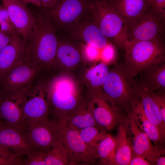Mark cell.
Returning <instances> with one entry per match:
<instances>
[{"mask_svg": "<svg viewBox=\"0 0 165 165\" xmlns=\"http://www.w3.org/2000/svg\"><path fill=\"white\" fill-rule=\"evenodd\" d=\"M37 8L31 11L35 22L25 43L24 60L41 70L55 63L58 40L48 11Z\"/></svg>", "mask_w": 165, "mask_h": 165, "instance_id": "6da1fadb", "label": "cell"}, {"mask_svg": "<svg viewBox=\"0 0 165 165\" xmlns=\"http://www.w3.org/2000/svg\"><path fill=\"white\" fill-rule=\"evenodd\" d=\"M103 86L105 98L116 111L127 118L137 97L134 78L123 65L117 64L109 72Z\"/></svg>", "mask_w": 165, "mask_h": 165, "instance_id": "7a4b0ae2", "label": "cell"}, {"mask_svg": "<svg viewBox=\"0 0 165 165\" xmlns=\"http://www.w3.org/2000/svg\"><path fill=\"white\" fill-rule=\"evenodd\" d=\"M126 71L134 78L153 65L165 63L164 40H144L130 43L125 50Z\"/></svg>", "mask_w": 165, "mask_h": 165, "instance_id": "3957f363", "label": "cell"}, {"mask_svg": "<svg viewBox=\"0 0 165 165\" xmlns=\"http://www.w3.org/2000/svg\"><path fill=\"white\" fill-rule=\"evenodd\" d=\"M90 9L95 24L107 38L119 48L125 50L130 44L127 37V24L106 0H93Z\"/></svg>", "mask_w": 165, "mask_h": 165, "instance_id": "277c9868", "label": "cell"}, {"mask_svg": "<svg viewBox=\"0 0 165 165\" xmlns=\"http://www.w3.org/2000/svg\"><path fill=\"white\" fill-rule=\"evenodd\" d=\"M20 130L26 136L33 148L46 152L60 139L57 121L53 118L23 121Z\"/></svg>", "mask_w": 165, "mask_h": 165, "instance_id": "5b68a950", "label": "cell"}, {"mask_svg": "<svg viewBox=\"0 0 165 165\" xmlns=\"http://www.w3.org/2000/svg\"><path fill=\"white\" fill-rule=\"evenodd\" d=\"M67 120H57L60 140L66 149L68 164H95L97 160L94 152L84 141L78 130L68 127Z\"/></svg>", "mask_w": 165, "mask_h": 165, "instance_id": "8992f818", "label": "cell"}, {"mask_svg": "<svg viewBox=\"0 0 165 165\" xmlns=\"http://www.w3.org/2000/svg\"><path fill=\"white\" fill-rule=\"evenodd\" d=\"M165 21L156 16L149 6L147 9L127 27L130 43L144 40H164Z\"/></svg>", "mask_w": 165, "mask_h": 165, "instance_id": "52a82bcc", "label": "cell"}, {"mask_svg": "<svg viewBox=\"0 0 165 165\" xmlns=\"http://www.w3.org/2000/svg\"><path fill=\"white\" fill-rule=\"evenodd\" d=\"M47 87L38 79L27 89L22 107V122L49 117L50 108Z\"/></svg>", "mask_w": 165, "mask_h": 165, "instance_id": "ba28073f", "label": "cell"}, {"mask_svg": "<svg viewBox=\"0 0 165 165\" xmlns=\"http://www.w3.org/2000/svg\"><path fill=\"white\" fill-rule=\"evenodd\" d=\"M41 70L24 59L1 78L0 90L15 91L27 89L33 84Z\"/></svg>", "mask_w": 165, "mask_h": 165, "instance_id": "9c48e42d", "label": "cell"}, {"mask_svg": "<svg viewBox=\"0 0 165 165\" xmlns=\"http://www.w3.org/2000/svg\"><path fill=\"white\" fill-rule=\"evenodd\" d=\"M33 148L20 130L3 122H0V152L21 157Z\"/></svg>", "mask_w": 165, "mask_h": 165, "instance_id": "30bf717a", "label": "cell"}, {"mask_svg": "<svg viewBox=\"0 0 165 165\" xmlns=\"http://www.w3.org/2000/svg\"><path fill=\"white\" fill-rule=\"evenodd\" d=\"M93 0H58L48 11L56 30L65 24L72 23L86 9L90 8Z\"/></svg>", "mask_w": 165, "mask_h": 165, "instance_id": "8fae6325", "label": "cell"}, {"mask_svg": "<svg viewBox=\"0 0 165 165\" xmlns=\"http://www.w3.org/2000/svg\"><path fill=\"white\" fill-rule=\"evenodd\" d=\"M27 89L15 91L0 90V119L19 130L22 107Z\"/></svg>", "mask_w": 165, "mask_h": 165, "instance_id": "7c38bea8", "label": "cell"}, {"mask_svg": "<svg viewBox=\"0 0 165 165\" xmlns=\"http://www.w3.org/2000/svg\"><path fill=\"white\" fill-rule=\"evenodd\" d=\"M1 0L15 28L26 43L35 24L33 13L20 0Z\"/></svg>", "mask_w": 165, "mask_h": 165, "instance_id": "4fadbf2b", "label": "cell"}, {"mask_svg": "<svg viewBox=\"0 0 165 165\" xmlns=\"http://www.w3.org/2000/svg\"><path fill=\"white\" fill-rule=\"evenodd\" d=\"M91 101L93 114L98 126L106 131H111L126 118L116 111L100 93L95 95Z\"/></svg>", "mask_w": 165, "mask_h": 165, "instance_id": "5bb4252c", "label": "cell"}, {"mask_svg": "<svg viewBox=\"0 0 165 165\" xmlns=\"http://www.w3.org/2000/svg\"><path fill=\"white\" fill-rule=\"evenodd\" d=\"M25 43L19 34L12 36L0 50V79L7 72L24 59Z\"/></svg>", "mask_w": 165, "mask_h": 165, "instance_id": "9a60e30c", "label": "cell"}, {"mask_svg": "<svg viewBox=\"0 0 165 165\" xmlns=\"http://www.w3.org/2000/svg\"><path fill=\"white\" fill-rule=\"evenodd\" d=\"M139 120L132 111L125 120L133 135L132 155H140L148 161L154 151L155 146L144 131L139 128Z\"/></svg>", "mask_w": 165, "mask_h": 165, "instance_id": "2e32d148", "label": "cell"}, {"mask_svg": "<svg viewBox=\"0 0 165 165\" xmlns=\"http://www.w3.org/2000/svg\"><path fill=\"white\" fill-rule=\"evenodd\" d=\"M118 12L127 26L148 8V0H106Z\"/></svg>", "mask_w": 165, "mask_h": 165, "instance_id": "e0dca14e", "label": "cell"}, {"mask_svg": "<svg viewBox=\"0 0 165 165\" xmlns=\"http://www.w3.org/2000/svg\"><path fill=\"white\" fill-rule=\"evenodd\" d=\"M136 91L145 116L165 136V124L163 122L159 108L149 93L136 81Z\"/></svg>", "mask_w": 165, "mask_h": 165, "instance_id": "ac0fdd59", "label": "cell"}, {"mask_svg": "<svg viewBox=\"0 0 165 165\" xmlns=\"http://www.w3.org/2000/svg\"><path fill=\"white\" fill-rule=\"evenodd\" d=\"M141 72V79L137 82L140 86L148 90L165 93V63L152 65Z\"/></svg>", "mask_w": 165, "mask_h": 165, "instance_id": "d6986e66", "label": "cell"}, {"mask_svg": "<svg viewBox=\"0 0 165 165\" xmlns=\"http://www.w3.org/2000/svg\"><path fill=\"white\" fill-rule=\"evenodd\" d=\"M115 138L114 165H129L132 157V145L127 137L124 122L119 124L117 134Z\"/></svg>", "mask_w": 165, "mask_h": 165, "instance_id": "ffe728a7", "label": "cell"}, {"mask_svg": "<svg viewBox=\"0 0 165 165\" xmlns=\"http://www.w3.org/2000/svg\"><path fill=\"white\" fill-rule=\"evenodd\" d=\"M87 105L86 106L84 104L78 105L69 116L67 122L68 127L78 130L89 126L100 127L94 118L91 102Z\"/></svg>", "mask_w": 165, "mask_h": 165, "instance_id": "44dd1931", "label": "cell"}, {"mask_svg": "<svg viewBox=\"0 0 165 165\" xmlns=\"http://www.w3.org/2000/svg\"><path fill=\"white\" fill-rule=\"evenodd\" d=\"M142 122L144 132L155 145L163 146L165 142L164 136L157 127L151 123L145 116L141 103L137 97L133 104L132 110Z\"/></svg>", "mask_w": 165, "mask_h": 165, "instance_id": "7402d4cb", "label": "cell"}, {"mask_svg": "<svg viewBox=\"0 0 165 165\" xmlns=\"http://www.w3.org/2000/svg\"><path fill=\"white\" fill-rule=\"evenodd\" d=\"M115 151V138L107 133L100 139L95 148L97 158L102 165H114Z\"/></svg>", "mask_w": 165, "mask_h": 165, "instance_id": "603a6c76", "label": "cell"}, {"mask_svg": "<svg viewBox=\"0 0 165 165\" xmlns=\"http://www.w3.org/2000/svg\"><path fill=\"white\" fill-rule=\"evenodd\" d=\"M69 158L66 149L60 140L46 152L45 165L68 164Z\"/></svg>", "mask_w": 165, "mask_h": 165, "instance_id": "cb8c5ba5", "label": "cell"}, {"mask_svg": "<svg viewBox=\"0 0 165 165\" xmlns=\"http://www.w3.org/2000/svg\"><path fill=\"white\" fill-rule=\"evenodd\" d=\"M56 59L64 65L71 67L77 64L80 55L74 48L68 45H60L57 43Z\"/></svg>", "mask_w": 165, "mask_h": 165, "instance_id": "d4e9b609", "label": "cell"}, {"mask_svg": "<svg viewBox=\"0 0 165 165\" xmlns=\"http://www.w3.org/2000/svg\"><path fill=\"white\" fill-rule=\"evenodd\" d=\"M78 130L84 141L94 153L95 148L97 143L107 133V131L104 129L95 126H89Z\"/></svg>", "mask_w": 165, "mask_h": 165, "instance_id": "484cf974", "label": "cell"}, {"mask_svg": "<svg viewBox=\"0 0 165 165\" xmlns=\"http://www.w3.org/2000/svg\"><path fill=\"white\" fill-rule=\"evenodd\" d=\"M83 36L86 42L98 49L103 48L107 45V38L95 24L86 28Z\"/></svg>", "mask_w": 165, "mask_h": 165, "instance_id": "4316f807", "label": "cell"}, {"mask_svg": "<svg viewBox=\"0 0 165 165\" xmlns=\"http://www.w3.org/2000/svg\"><path fill=\"white\" fill-rule=\"evenodd\" d=\"M109 72L107 65L104 63H101L88 71L86 77L93 86L99 87L103 85Z\"/></svg>", "mask_w": 165, "mask_h": 165, "instance_id": "83f0119b", "label": "cell"}, {"mask_svg": "<svg viewBox=\"0 0 165 165\" xmlns=\"http://www.w3.org/2000/svg\"><path fill=\"white\" fill-rule=\"evenodd\" d=\"M46 152L42 150L32 148L26 155L24 165H44Z\"/></svg>", "mask_w": 165, "mask_h": 165, "instance_id": "f1b7e54d", "label": "cell"}, {"mask_svg": "<svg viewBox=\"0 0 165 165\" xmlns=\"http://www.w3.org/2000/svg\"><path fill=\"white\" fill-rule=\"evenodd\" d=\"M0 31L11 35L19 34L10 20L7 10L3 5L0 10Z\"/></svg>", "mask_w": 165, "mask_h": 165, "instance_id": "f546056e", "label": "cell"}, {"mask_svg": "<svg viewBox=\"0 0 165 165\" xmlns=\"http://www.w3.org/2000/svg\"><path fill=\"white\" fill-rule=\"evenodd\" d=\"M147 90L156 104L159 108L162 120L165 124V93Z\"/></svg>", "mask_w": 165, "mask_h": 165, "instance_id": "4dcf8cb0", "label": "cell"}, {"mask_svg": "<svg viewBox=\"0 0 165 165\" xmlns=\"http://www.w3.org/2000/svg\"><path fill=\"white\" fill-rule=\"evenodd\" d=\"M149 6L156 16L165 21V0H151Z\"/></svg>", "mask_w": 165, "mask_h": 165, "instance_id": "1f68e13d", "label": "cell"}, {"mask_svg": "<svg viewBox=\"0 0 165 165\" xmlns=\"http://www.w3.org/2000/svg\"><path fill=\"white\" fill-rule=\"evenodd\" d=\"M21 157L5 154L0 152V165H24Z\"/></svg>", "mask_w": 165, "mask_h": 165, "instance_id": "d6a6232c", "label": "cell"}, {"mask_svg": "<svg viewBox=\"0 0 165 165\" xmlns=\"http://www.w3.org/2000/svg\"><path fill=\"white\" fill-rule=\"evenodd\" d=\"M102 52L103 59L107 61L112 60L115 55V50L113 47L110 45H107L104 48Z\"/></svg>", "mask_w": 165, "mask_h": 165, "instance_id": "836d02e7", "label": "cell"}, {"mask_svg": "<svg viewBox=\"0 0 165 165\" xmlns=\"http://www.w3.org/2000/svg\"><path fill=\"white\" fill-rule=\"evenodd\" d=\"M149 162L140 155H132L129 165H150Z\"/></svg>", "mask_w": 165, "mask_h": 165, "instance_id": "e575fe53", "label": "cell"}, {"mask_svg": "<svg viewBox=\"0 0 165 165\" xmlns=\"http://www.w3.org/2000/svg\"><path fill=\"white\" fill-rule=\"evenodd\" d=\"M12 36L0 31V50L8 44Z\"/></svg>", "mask_w": 165, "mask_h": 165, "instance_id": "d590c367", "label": "cell"}, {"mask_svg": "<svg viewBox=\"0 0 165 165\" xmlns=\"http://www.w3.org/2000/svg\"><path fill=\"white\" fill-rule=\"evenodd\" d=\"M86 52L88 56L91 59L97 58L99 53L98 49L90 45L87 47Z\"/></svg>", "mask_w": 165, "mask_h": 165, "instance_id": "8d00e7d4", "label": "cell"}, {"mask_svg": "<svg viewBox=\"0 0 165 165\" xmlns=\"http://www.w3.org/2000/svg\"><path fill=\"white\" fill-rule=\"evenodd\" d=\"M41 7L46 9H50L53 7L58 0H41Z\"/></svg>", "mask_w": 165, "mask_h": 165, "instance_id": "74e56055", "label": "cell"}, {"mask_svg": "<svg viewBox=\"0 0 165 165\" xmlns=\"http://www.w3.org/2000/svg\"><path fill=\"white\" fill-rule=\"evenodd\" d=\"M26 4L28 3H32L36 7H41V0H20Z\"/></svg>", "mask_w": 165, "mask_h": 165, "instance_id": "f35d334b", "label": "cell"}, {"mask_svg": "<svg viewBox=\"0 0 165 165\" xmlns=\"http://www.w3.org/2000/svg\"><path fill=\"white\" fill-rule=\"evenodd\" d=\"M2 4H1V3H0V10L1 9V8H2Z\"/></svg>", "mask_w": 165, "mask_h": 165, "instance_id": "ab89813d", "label": "cell"}, {"mask_svg": "<svg viewBox=\"0 0 165 165\" xmlns=\"http://www.w3.org/2000/svg\"><path fill=\"white\" fill-rule=\"evenodd\" d=\"M148 0V1L149 2H149H150V1L151 0Z\"/></svg>", "mask_w": 165, "mask_h": 165, "instance_id": "60d3db41", "label": "cell"}, {"mask_svg": "<svg viewBox=\"0 0 165 165\" xmlns=\"http://www.w3.org/2000/svg\"><path fill=\"white\" fill-rule=\"evenodd\" d=\"M2 122V121H1L0 119V122Z\"/></svg>", "mask_w": 165, "mask_h": 165, "instance_id": "b9f144b4", "label": "cell"}]
</instances>
